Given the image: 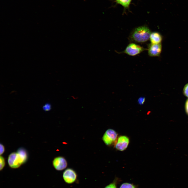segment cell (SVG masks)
<instances>
[{
	"label": "cell",
	"mask_w": 188,
	"mask_h": 188,
	"mask_svg": "<svg viewBox=\"0 0 188 188\" xmlns=\"http://www.w3.org/2000/svg\"><path fill=\"white\" fill-rule=\"evenodd\" d=\"M151 33L150 29L146 25H143L135 28L131 32L130 38L135 42L142 43L149 39Z\"/></svg>",
	"instance_id": "6da1fadb"
},
{
	"label": "cell",
	"mask_w": 188,
	"mask_h": 188,
	"mask_svg": "<svg viewBox=\"0 0 188 188\" xmlns=\"http://www.w3.org/2000/svg\"><path fill=\"white\" fill-rule=\"evenodd\" d=\"M118 134L114 130L109 129L105 132L102 137V140L107 145L110 146L116 143Z\"/></svg>",
	"instance_id": "7a4b0ae2"
},
{
	"label": "cell",
	"mask_w": 188,
	"mask_h": 188,
	"mask_svg": "<svg viewBox=\"0 0 188 188\" xmlns=\"http://www.w3.org/2000/svg\"><path fill=\"white\" fill-rule=\"evenodd\" d=\"M146 49L138 45L132 43L128 44L122 52L130 56H134L140 54Z\"/></svg>",
	"instance_id": "3957f363"
},
{
	"label": "cell",
	"mask_w": 188,
	"mask_h": 188,
	"mask_svg": "<svg viewBox=\"0 0 188 188\" xmlns=\"http://www.w3.org/2000/svg\"><path fill=\"white\" fill-rule=\"evenodd\" d=\"M8 162L9 166L13 168H18L24 163L21 157L17 152L11 153L9 155Z\"/></svg>",
	"instance_id": "277c9868"
},
{
	"label": "cell",
	"mask_w": 188,
	"mask_h": 188,
	"mask_svg": "<svg viewBox=\"0 0 188 188\" xmlns=\"http://www.w3.org/2000/svg\"><path fill=\"white\" fill-rule=\"evenodd\" d=\"M77 175L76 172L71 168H68L63 173V178L64 182L68 184L75 182L77 179Z\"/></svg>",
	"instance_id": "5b68a950"
},
{
	"label": "cell",
	"mask_w": 188,
	"mask_h": 188,
	"mask_svg": "<svg viewBox=\"0 0 188 188\" xmlns=\"http://www.w3.org/2000/svg\"><path fill=\"white\" fill-rule=\"evenodd\" d=\"M130 142L129 138L125 136H121L118 138L115 147L118 150L123 151L127 147Z\"/></svg>",
	"instance_id": "8992f818"
},
{
	"label": "cell",
	"mask_w": 188,
	"mask_h": 188,
	"mask_svg": "<svg viewBox=\"0 0 188 188\" xmlns=\"http://www.w3.org/2000/svg\"><path fill=\"white\" fill-rule=\"evenodd\" d=\"M52 164L55 169L59 171L64 169L67 166L66 160L62 156H58L55 158L53 161Z\"/></svg>",
	"instance_id": "52a82bcc"
},
{
	"label": "cell",
	"mask_w": 188,
	"mask_h": 188,
	"mask_svg": "<svg viewBox=\"0 0 188 188\" xmlns=\"http://www.w3.org/2000/svg\"><path fill=\"white\" fill-rule=\"evenodd\" d=\"M162 49L161 43L159 44H150L148 46V55L151 57L159 56L160 54Z\"/></svg>",
	"instance_id": "ba28073f"
},
{
	"label": "cell",
	"mask_w": 188,
	"mask_h": 188,
	"mask_svg": "<svg viewBox=\"0 0 188 188\" xmlns=\"http://www.w3.org/2000/svg\"><path fill=\"white\" fill-rule=\"evenodd\" d=\"M149 39L151 44H160L162 40V37L160 34L158 32H153L151 33Z\"/></svg>",
	"instance_id": "9c48e42d"
},
{
	"label": "cell",
	"mask_w": 188,
	"mask_h": 188,
	"mask_svg": "<svg viewBox=\"0 0 188 188\" xmlns=\"http://www.w3.org/2000/svg\"><path fill=\"white\" fill-rule=\"evenodd\" d=\"M21 157L24 163L27 161L28 158L27 152L25 149L23 148H19L16 152Z\"/></svg>",
	"instance_id": "30bf717a"
},
{
	"label": "cell",
	"mask_w": 188,
	"mask_h": 188,
	"mask_svg": "<svg viewBox=\"0 0 188 188\" xmlns=\"http://www.w3.org/2000/svg\"><path fill=\"white\" fill-rule=\"evenodd\" d=\"M132 0H116L117 3L121 5L124 8H127L129 6Z\"/></svg>",
	"instance_id": "8fae6325"
},
{
	"label": "cell",
	"mask_w": 188,
	"mask_h": 188,
	"mask_svg": "<svg viewBox=\"0 0 188 188\" xmlns=\"http://www.w3.org/2000/svg\"><path fill=\"white\" fill-rule=\"evenodd\" d=\"M120 188H136L135 186L132 184L125 183L122 184Z\"/></svg>",
	"instance_id": "7c38bea8"
},
{
	"label": "cell",
	"mask_w": 188,
	"mask_h": 188,
	"mask_svg": "<svg viewBox=\"0 0 188 188\" xmlns=\"http://www.w3.org/2000/svg\"><path fill=\"white\" fill-rule=\"evenodd\" d=\"M0 169L2 170L5 165V160L4 158L2 156H1L0 157Z\"/></svg>",
	"instance_id": "4fadbf2b"
},
{
	"label": "cell",
	"mask_w": 188,
	"mask_h": 188,
	"mask_svg": "<svg viewBox=\"0 0 188 188\" xmlns=\"http://www.w3.org/2000/svg\"><path fill=\"white\" fill-rule=\"evenodd\" d=\"M43 109L45 111H48L50 110L51 108V104L48 103H46L43 106Z\"/></svg>",
	"instance_id": "5bb4252c"
},
{
	"label": "cell",
	"mask_w": 188,
	"mask_h": 188,
	"mask_svg": "<svg viewBox=\"0 0 188 188\" xmlns=\"http://www.w3.org/2000/svg\"><path fill=\"white\" fill-rule=\"evenodd\" d=\"M104 188H116V181L114 180L113 182L106 186Z\"/></svg>",
	"instance_id": "9a60e30c"
},
{
	"label": "cell",
	"mask_w": 188,
	"mask_h": 188,
	"mask_svg": "<svg viewBox=\"0 0 188 188\" xmlns=\"http://www.w3.org/2000/svg\"><path fill=\"white\" fill-rule=\"evenodd\" d=\"M183 92L185 95L188 97V84H186L185 86Z\"/></svg>",
	"instance_id": "2e32d148"
},
{
	"label": "cell",
	"mask_w": 188,
	"mask_h": 188,
	"mask_svg": "<svg viewBox=\"0 0 188 188\" xmlns=\"http://www.w3.org/2000/svg\"><path fill=\"white\" fill-rule=\"evenodd\" d=\"M145 100V99L144 97H140L138 99V102L139 104L142 105L144 103Z\"/></svg>",
	"instance_id": "e0dca14e"
},
{
	"label": "cell",
	"mask_w": 188,
	"mask_h": 188,
	"mask_svg": "<svg viewBox=\"0 0 188 188\" xmlns=\"http://www.w3.org/2000/svg\"><path fill=\"white\" fill-rule=\"evenodd\" d=\"M0 154L1 155L3 154L4 152L5 151V148L3 145L1 144H0Z\"/></svg>",
	"instance_id": "ac0fdd59"
},
{
	"label": "cell",
	"mask_w": 188,
	"mask_h": 188,
	"mask_svg": "<svg viewBox=\"0 0 188 188\" xmlns=\"http://www.w3.org/2000/svg\"><path fill=\"white\" fill-rule=\"evenodd\" d=\"M185 109L186 112L188 114V99L187 100L186 103Z\"/></svg>",
	"instance_id": "d6986e66"
}]
</instances>
